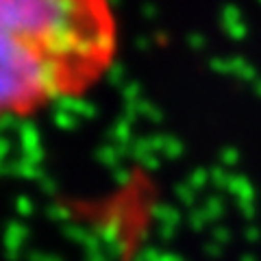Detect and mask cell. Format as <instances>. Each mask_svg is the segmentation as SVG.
Returning <instances> with one entry per match:
<instances>
[{
  "label": "cell",
  "mask_w": 261,
  "mask_h": 261,
  "mask_svg": "<svg viewBox=\"0 0 261 261\" xmlns=\"http://www.w3.org/2000/svg\"><path fill=\"white\" fill-rule=\"evenodd\" d=\"M118 53L111 0H0V122L89 94Z\"/></svg>",
  "instance_id": "obj_1"
}]
</instances>
